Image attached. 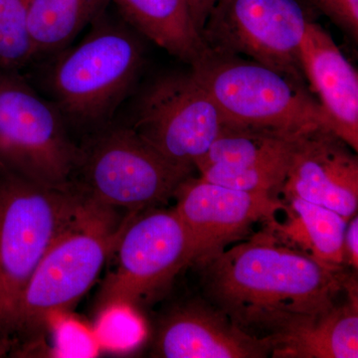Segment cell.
Wrapping results in <instances>:
<instances>
[{"instance_id":"cell-7","label":"cell","mask_w":358,"mask_h":358,"mask_svg":"<svg viewBox=\"0 0 358 358\" xmlns=\"http://www.w3.org/2000/svg\"><path fill=\"white\" fill-rule=\"evenodd\" d=\"M79 145L53 103L0 70V167L51 187H69Z\"/></svg>"},{"instance_id":"cell-1","label":"cell","mask_w":358,"mask_h":358,"mask_svg":"<svg viewBox=\"0 0 358 358\" xmlns=\"http://www.w3.org/2000/svg\"><path fill=\"white\" fill-rule=\"evenodd\" d=\"M267 227L194 265L205 300L242 331L272 341L333 308L350 277L282 244Z\"/></svg>"},{"instance_id":"cell-19","label":"cell","mask_w":358,"mask_h":358,"mask_svg":"<svg viewBox=\"0 0 358 358\" xmlns=\"http://www.w3.org/2000/svg\"><path fill=\"white\" fill-rule=\"evenodd\" d=\"M110 0H30L28 29L35 58L64 50Z\"/></svg>"},{"instance_id":"cell-16","label":"cell","mask_w":358,"mask_h":358,"mask_svg":"<svg viewBox=\"0 0 358 358\" xmlns=\"http://www.w3.org/2000/svg\"><path fill=\"white\" fill-rule=\"evenodd\" d=\"M353 274L345 299L272 339V357L357 358L358 284Z\"/></svg>"},{"instance_id":"cell-11","label":"cell","mask_w":358,"mask_h":358,"mask_svg":"<svg viewBox=\"0 0 358 358\" xmlns=\"http://www.w3.org/2000/svg\"><path fill=\"white\" fill-rule=\"evenodd\" d=\"M174 207L189 233L192 265L243 240L259 222L275 219L286 204L274 195L249 192L192 176L179 186Z\"/></svg>"},{"instance_id":"cell-5","label":"cell","mask_w":358,"mask_h":358,"mask_svg":"<svg viewBox=\"0 0 358 358\" xmlns=\"http://www.w3.org/2000/svg\"><path fill=\"white\" fill-rule=\"evenodd\" d=\"M190 66L225 124L288 134L329 129L326 114L307 86L272 68L207 47Z\"/></svg>"},{"instance_id":"cell-25","label":"cell","mask_w":358,"mask_h":358,"mask_svg":"<svg viewBox=\"0 0 358 358\" xmlns=\"http://www.w3.org/2000/svg\"><path fill=\"white\" fill-rule=\"evenodd\" d=\"M217 0H190L192 4L193 17L200 33L203 29L205 21L210 13L212 7Z\"/></svg>"},{"instance_id":"cell-23","label":"cell","mask_w":358,"mask_h":358,"mask_svg":"<svg viewBox=\"0 0 358 358\" xmlns=\"http://www.w3.org/2000/svg\"><path fill=\"white\" fill-rule=\"evenodd\" d=\"M310 6L324 14L334 24L358 39V0H307Z\"/></svg>"},{"instance_id":"cell-12","label":"cell","mask_w":358,"mask_h":358,"mask_svg":"<svg viewBox=\"0 0 358 358\" xmlns=\"http://www.w3.org/2000/svg\"><path fill=\"white\" fill-rule=\"evenodd\" d=\"M300 134L225 124L195 169L216 185L275 196L282 192Z\"/></svg>"},{"instance_id":"cell-24","label":"cell","mask_w":358,"mask_h":358,"mask_svg":"<svg viewBox=\"0 0 358 358\" xmlns=\"http://www.w3.org/2000/svg\"><path fill=\"white\" fill-rule=\"evenodd\" d=\"M343 255L345 266L355 273L358 270V216L357 213L348 221L343 239Z\"/></svg>"},{"instance_id":"cell-20","label":"cell","mask_w":358,"mask_h":358,"mask_svg":"<svg viewBox=\"0 0 358 358\" xmlns=\"http://www.w3.org/2000/svg\"><path fill=\"white\" fill-rule=\"evenodd\" d=\"M30 0H0V70L16 71L35 58L29 29Z\"/></svg>"},{"instance_id":"cell-2","label":"cell","mask_w":358,"mask_h":358,"mask_svg":"<svg viewBox=\"0 0 358 358\" xmlns=\"http://www.w3.org/2000/svg\"><path fill=\"white\" fill-rule=\"evenodd\" d=\"M129 214L86 201L23 289L14 317V348L20 341L21 350L31 345L83 298L110 259Z\"/></svg>"},{"instance_id":"cell-3","label":"cell","mask_w":358,"mask_h":358,"mask_svg":"<svg viewBox=\"0 0 358 358\" xmlns=\"http://www.w3.org/2000/svg\"><path fill=\"white\" fill-rule=\"evenodd\" d=\"M92 26L81 43L59 55L47 77L52 103L85 136L112 122L143 62L141 44L127 26L106 13Z\"/></svg>"},{"instance_id":"cell-14","label":"cell","mask_w":358,"mask_h":358,"mask_svg":"<svg viewBox=\"0 0 358 358\" xmlns=\"http://www.w3.org/2000/svg\"><path fill=\"white\" fill-rule=\"evenodd\" d=\"M273 341L242 331L204 298L179 303L160 319L152 357L162 358H266Z\"/></svg>"},{"instance_id":"cell-4","label":"cell","mask_w":358,"mask_h":358,"mask_svg":"<svg viewBox=\"0 0 358 358\" xmlns=\"http://www.w3.org/2000/svg\"><path fill=\"white\" fill-rule=\"evenodd\" d=\"M78 145L70 189L110 210L138 213L166 204L193 171L166 159L129 124L110 122Z\"/></svg>"},{"instance_id":"cell-6","label":"cell","mask_w":358,"mask_h":358,"mask_svg":"<svg viewBox=\"0 0 358 358\" xmlns=\"http://www.w3.org/2000/svg\"><path fill=\"white\" fill-rule=\"evenodd\" d=\"M85 203L69 187L40 185L0 167V326L11 338L26 284Z\"/></svg>"},{"instance_id":"cell-9","label":"cell","mask_w":358,"mask_h":358,"mask_svg":"<svg viewBox=\"0 0 358 358\" xmlns=\"http://www.w3.org/2000/svg\"><path fill=\"white\" fill-rule=\"evenodd\" d=\"M310 20L296 0H217L201 37L211 50L246 56L307 86L300 51Z\"/></svg>"},{"instance_id":"cell-17","label":"cell","mask_w":358,"mask_h":358,"mask_svg":"<svg viewBox=\"0 0 358 358\" xmlns=\"http://www.w3.org/2000/svg\"><path fill=\"white\" fill-rule=\"evenodd\" d=\"M127 24L192 65L206 48L190 0H110Z\"/></svg>"},{"instance_id":"cell-8","label":"cell","mask_w":358,"mask_h":358,"mask_svg":"<svg viewBox=\"0 0 358 358\" xmlns=\"http://www.w3.org/2000/svg\"><path fill=\"white\" fill-rule=\"evenodd\" d=\"M112 256L115 266L96 298L98 312L117 303L136 308L152 300L194 259L176 209L159 207L129 214Z\"/></svg>"},{"instance_id":"cell-22","label":"cell","mask_w":358,"mask_h":358,"mask_svg":"<svg viewBox=\"0 0 358 358\" xmlns=\"http://www.w3.org/2000/svg\"><path fill=\"white\" fill-rule=\"evenodd\" d=\"M49 329L55 333L57 357H92L100 348L93 331H89L76 320L67 319L65 315L54 320Z\"/></svg>"},{"instance_id":"cell-21","label":"cell","mask_w":358,"mask_h":358,"mask_svg":"<svg viewBox=\"0 0 358 358\" xmlns=\"http://www.w3.org/2000/svg\"><path fill=\"white\" fill-rule=\"evenodd\" d=\"M140 327L136 308L117 303L99 310L93 333L99 346L124 350L138 343Z\"/></svg>"},{"instance_id":"cell-10","label":"cell","mask_w":358,"mask_h":358,"mask_svg":"<svg viewBox=\"0 0 358 358\" xmlns=\"http://www.w3.org/2000/svg\"><path fill=\"white\" fill-rule=\"evenodd\" d=\"M224 124L217 106L189 72L150 85L129 126L166 159L194 171Z\"/></svg>"},{"instance_id":"cell-26","label":"cell","mask_w":358,"mask_h":358,"mask_svg":"<svg viewBox=\"0 0 358 358\" xmlns=\"http://www.w3.org/2000/svg\"><path fill=\"white\" fill-rule=\"evenodd\" d=\"M14 341L10 334L0 326V357H6L8 353L13 352Z\"/></svg>"},{"instance_id":"cell-18","label":"cell","mask_w":358,"mask_h":358,"mask_svg":"<svg viewBox=\"0 0 358 358\" xmlns=\"http://www.w3.org/2000/svg\"><path fill=\"white\" fill-rule=\"evenodd\" d=\"M288 214L286 222L268 221L275 236L296 245L327 267H345L343 239L348 220L338 213L296 196H284Z\"/></svg>"},{"instance_id":"cell-15","label":"cell","mask_w":358,"mask_h":358,"mask_svg":"<svg viewBox=\"0 0 358 358\" xmlns=\"http://www.w3.org/2000/svg\"><path fill=\"white\" fill-rule=\"evenodd\" d=\"M306 81L319 96L329 129L358 150V75L319 23L310 20L301 43Z\"/></svg>"},{"instance_id":"cell-13","label":"cell","mask_w":358,"mask_h":358,"mask_svg":"<svg viewBox=\"0 0 358 358\" xmlns=\"http://www.w3.org/2000/svg\"><path fill=\"white\" fill-rule=\"evenodd\" d=\"M282 193L322 205L348 221L357 213V155L329 129L305 131L296 138Z\"/></svg>"}]
</instances>
